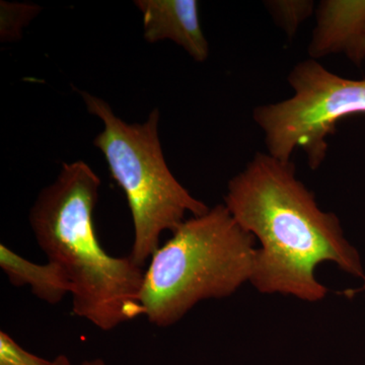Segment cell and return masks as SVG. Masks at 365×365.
<instances>
[{"label":"cell","mask_w":365,"mask_h":365,"mask_svg":"<svg viewBox=\"0 0 365 365\" xmlns=\"http://www.w3.org/2000/svg\"><path fill=\"white\" fill-rule=\"evenodd\" d=\"M254 235L225 204L192 216L150 258L139 295L141 314L167 328L205 299H225L251 279Z\"/></svg>","instance_id":"cell-3"},{"label":"cell","mask_w":365,"mask_h":365,"mask_svg":"<svg viewBox=\"0 0 365 365\" xmlns=\"http://www.w3.org/2000/svg\"><path fill=\"white\" fill-rule=\"evenodd\" d=\"M0 267L9 282L16 287L30 285L33 294L49 304H57L72 292L68 276L59 265L48 261L36 264L16 254L6 245H0Z\"/></svg>","instance_id":"cell-8"},{"label":"cell","mask_w":365,"mask_h":365,"mask_svg":"<svg viewBox=\"0 0 365 365\" xmlns=\"http://www.w3.org/2000/svg\"><path fill=\"white\" fill-rule=\"evenodd\" d=\"M143 14V37L148 43L170 40L197 62L209 56L196 0H136Z\"/></svg>","instance_id":"cell-6"},{"label":"cell","mask_w":365,"mask_h":365,"mask_svg":"<svg viewBox=\"0 0 365 365\" xmlns=\"http://www.w3.org/2000/svg\"><path fill=\"white\" fill-rule=\"evenodd\" d=\"M86 109L104 124L93 145L104 155L110 173L123 190L133 222L129 256L143 267L160 248L165 230L174 232L187 215L200 216L207 205L178 181L163 157L158 133L160 110L143 123L129 124L115 115L103 98L81 91Z\"/></svg>","instance_id":"cell-4"},{"label":"cell","mask_w":365,"mask_h":365,"mask_svg":"<svg viewBox=\"0 0 365 365\" xmlns=\"http://www.w3.org/2000/svg\"><path fill=\"white\" fill-rule=\"evenodd\" d=\"M287 79L292 97L256 108L253 119L265 136L269 155L290 162L294 151L302 150L309 168L317 170L338 122L365 113V79L342 78L314 59L297 63Z\"/></svg>","instance_id":"cell-5"},{"label":"cell","mask_w":365,"mask_h":365,"mask_svg":"<svg viewBox=\"0 0 365 365\" xmlns=\"http://www.w3.org/2000/svg\"><path fill=\"white\" fill-rule=\"evenodd\" d=\"M66 359V355L52 361L42 359L24 349L9 334L0 332V365H64Z\"/></svg>","instance_id":"cell-11"},{"label":"cell","mask_w":365,"mask_h":365,"mask_svg":"<svg viewBox=\"0 0 365 365\" xmlns=\"http://www.w3.org/2000/svg\"><path fill=\"white\" fill-rule=\"evenodd\" d=\"M39 11L40 7L34 4L0 2V39L2 42L20 39L23 29Z\"/></svg>","instance_id":"cell-10"},{"label":"cell","mask_w":365,"mask_h":365,"mask_svg":"<svg viewBox=\"0 0 365 365\" xmlns=\"http://www.w3.org/2000/svg\"><path fill=\"white\" fill-rule=\"evenodd\" d=\"M265 6L288 38H294L300 25L313 14L314 9V2L309 0H273L266 1Z\"/></svg>","instance_id":"cell-9"},{"label":"cell","mask_w":365,"mask_h":365,"mask_svg":"<svg viewBox=\"0 0 365 365\" xmlns=\"http://www.w3.org/2000/svg\"><path fill=\"white\" fill-rule=\"evenodd\" d=\"M64 365H72L71 360L68 359H66V364ZM78 365H108L106 364L104 360L102 359H96L91 360H86V361L81 362V364Z\"/></svg>","instance_id":"cell-12"},{"label":"cell","mask_w":365,"mask_h":365,"mask_svg":"<svg viewBox=\"0 0 365 365\" xmlns=\"http://www.w3.org/2000/svg\"><path fill=\"white\" fill-rule=\"evenodd\" d=\"M101 180L88 163H63L40 192L29 222L48 261L63 269L72 285V312L102 331L141 316L144 272L131 257L111 256L98 242L93 212Z\"/></svg>","instance_id":"cell-2"},{"label":"cell","mask_w":365,"mask_h":365,"mask_svg":"<svg viewBox=\"0 0 365 365\" xmlns=\"http://www.w3.org/2000/svg\"><path fill=\"white\" fill-rule=\"evenodd\" d=\"M364 287H362L361 288H360L359 292H360V290H365V276H364Z\"/></svg>","instance_id":"cell-13"},{"label":"cell","mask_w":365,"mask_h":365,"mask_svg":"<svg viewBox=\"0 0 365 365\" xmlns=\"http://www.w3.org/2000/svg\"><path fill=\"white\" fill-rule=\"evenodd\" d=\"M225 205L260 242L250 282L262 294L323 299L328 288L317 279L316 269L324 262L364 279L360 255L345 239L339 218L319 207L292 160L257 153L228 182Z\"/></svg>","instance_id":"cell-1"},{"label":"cell","mask_w":365,"mask_h":365,"mask_svg":"<svg viewBox=\"0 0 365 365\" xmlns=\"http://www.w3.org/2000/svg\"><path fill=\"white\" fill-rule=\"evenodd\" d=\"M309 54L317 60L343 53L354 63L365 58V1L324 0L316 11Z\"/></svg>","instance_id":"cell-7"}]
</instances>
